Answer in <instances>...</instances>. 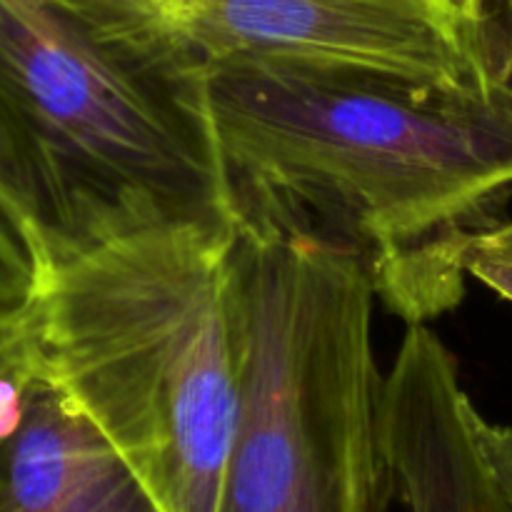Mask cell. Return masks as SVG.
Masks as SVG:
<instances>
[{"label":"cell","instance_id":"6da1fadb","mask_svg":"<svg viewBox=\"0 0 512 512\" xmlns=\"http://www.w3.org/2000/svg\"><path fill=\"white\" fill-rule=\"evenodd\" d=\"M233 218L345 245L408 325L458 308L465 253L512 195V98L255 60L205 65Z\"/></svg>","mask_w":512,"mask_h":512},{"label":"cell","instance_id":"7a4b0ae2","mask_svg":"<svg viewBox=\"0 0 512 512\" xmlns=\"http://www.w3.org/2000/svg\"><path fill=\"white\" fill-rule=\"evenodd\" d=\"M233 220L170 218L50 255L30 305L45 380L158 512H218L238 420Z\"/></svg>","mask_w":512,"mask_h":512},{"label":"cell","instance_id":"3957f363","mask_svg":"<svg viewBox=\"0 0 512 512\" xmlns=\"http://www.w3.org/2000/svg\"><path fill=\"white\" fill-rule=\"evenodd\" d=\"M375 300L350 248L235 215L238 420L218 512H388Z\"/></svg>","mask_w":512,"mask_h":512},{"label":"cell","instance_id":"277c9868","mask_svg":"<svg viewBox=\"0 0 512 512\" xmlns=\"http://www.w3.org/2000/svg\"><path fill=\"white\" fill-rule=\"evenodd\" d=\"M0 100L48 185V260L155 220H233L190 55L110 43L45 0H0Z\"/></svg>","mask_w":512,"mask_h":512},{"label":"cell","instance_id":"5b68a950","mask_svg":"<svg viewBox=\"0 0 512 512\" xmlns=\"http://www.w3.org/2000/svg\"><path fill=\"white\" fill-rule=\"evenodd\" d=\"M200 65L255 60L433 93L493 85L460 0H163Z\"/></svg>","mask_w":512,"mask_h":512},{"label":"cell","instance_id":"8992f818","mask_svg":"<svg viewBox=\"0 0 512 512\" xmlns=\"http://www.w3.org/2000/svg\"><path fill=\"white\" fill-rule=\"evenodd\" d=\"M385 440L395 498L408 512H512L485 445V418L428 325H408L385 375Z\"/></svg>","mask_w":512,"mask_h":512},{"label":"cell","instance_id":"52a82bcc","mask_svg":"<svg viewBox=\"0 0 512 512\" xmlns=\"http://www.w3.org/2000/svg\"><path fill=\"white\" fill-rule=\"evenodd\" d=\"M0 512H158L108 440L40 370L0 458Z\"/></svg>","mask_w":512,"mask_h":512},{"label":"cell","instance_id":"ba28073f","mask_svg":"<svg viewBox=\"0 0 512 512\" xmlns=\"http://www.w3.org/2000/svg\"><path fill=\"white\" fill-rule=\"evenodd\" d=\"M0 208L33 243L45 270L50 238H53V205L38 158L3 100H0Z\"/></svg>","mask_w":512,"mask_h":512},{"label":"cell","instance_id":"9c48e42d","mask_svg":"<svg viewBox=\"0 0 512 512\" xmlns=\"http://www.w3.org/2000/svg\"><path fill=\"white\" fill-rule=\"evenodd\" d=\"M80 28L148 53H185L163 18V0H45ZM193 58V55H190ZM195 60V58H193Z\"/></svg>","mask_w":512,"mask_h":512},{"label":"cell","instance_id":"30bf717a","mask_svg":"<svg viewBox=\"0 0 512 512\" xmlns=\"http://www.w3.org/2000/svg\"><path fill=\"white\" fill-rule=\"evenodd\" d=\"M40 375L30 308L0 305V458L25 415Z\"/></svg>","mask_w":512,"mask_h":512},{"label":"cell","instance_id":"8fae6325","mask_svg":"<svg viewBox=\"0 0 512 512\" xmlns=\"http://www.w3.org/2000/svg\"><path fill=\"white\" fill-rule=\"evenodd\" d=\"M43 260L15 220L0 208V305L30 308L38 293Z\"/></svg>","mask_w":512,"mask_h":512},{"label":"cell","instance_id":"7c38bea8","mask_svg":"<svg viewBox=\"0 0 512 512\" xmlns=\"http://www.w3.org/2000/svg\"><path fill=\"white\" fill-rule=\"evenodd\" d=\"M470 18L488 80L512 98V0H478Z\"/></svg>","mask_w":512,"mask_h":512},{"label":"cell","instance_id":"4fadbf2b","mask_svg":"<svg viewBox=\"0 0 512 512\" xmlns=\"http://www.w3.org/2000/svg\"><path fill=\"white\" fill-rule=\"evenodd\" d=\"M465 270L512 303V220L493 225L470 243Z\"/></svg>","mask_w":512,"mask_h":512},{"label":"cell","instance_id":"5bb4252c","mask_svg":"<svg viewBox=\"0 0 512 512\" xmlns=\"http://www.w3.org/2000/svg\"><path fill=\"white\" fill-rule=\"evenodd\" d=\"M485 445H488L490 460H493L512 500V430L503 428V425L485 423Z\"/></svg>","mask_w":512,"mask_h":512},{"label":"cell","instance_id":"9a60e30c","mask_svg":"<svg viewBox=\"0 0 512 512\" xmlns=\"http://www.w3.org/2000/svg\"><path fill=\"white\" fill-rule=\"evenodd\" d=\"M460 3H463V8H465V13L470 15V10H473V5L478 3V0H460Z\"/></svg>","mask_w":512,"mask_h":512}]
</instances>
